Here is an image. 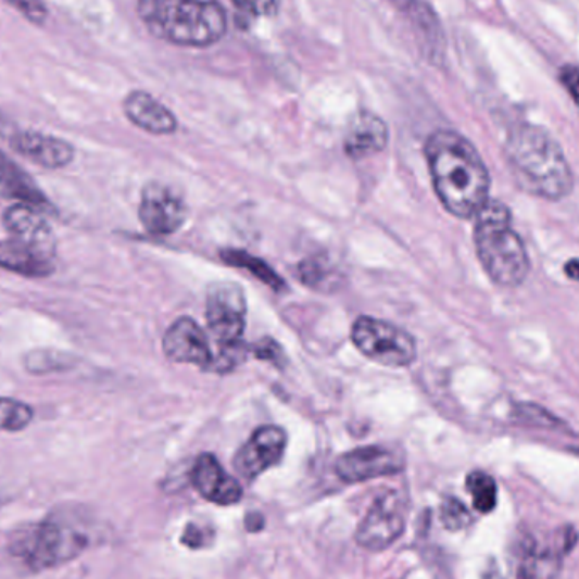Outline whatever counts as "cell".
Segmentation results:
<instances>
[{
  "label": "cell",
  "mask_w": 579,
  "mask_h": 579,
  "mask_svg": "<svg viewBox=\"0 0 579 579\" xmlns=\"http://www.w3.org/2000/svg\"><path fill=\"white\" fill-rule=\"evenodd\" d=\"M430 177L445 211L469 219L488 202L490 175L471 142L454 131H436L426 144Z\"/></svg>",
  "instance_id": "obj_1"
},
{
  "label": "cell",
  "mask_w": 579,
  "mask_h": 579,
  "mask_svg": "<svg viewBox=\"0 0 579 579\" xmlns=\"http://www.w3.org/2000/svg\"><path fill=\"white\" fill-rule=\"evenodd\" d=\"M515 180L526 192L559 200L572 190V173L556 139L538 126H520L506 141Z\"/></svg>",
  "instance_id": "obj_2"
},
{
  "label": "cell",
  "mask_w": 579,
  "mask_h": 579,
  "mask_svg": "<svg viewBox=\"0 0 579 579\" xmlns=\"http://www.w3.org/2000/svg\"><path fill=\"white\" fill-rule=\"evenodd\" d=\"M138 11L151 35L175 47L207 48L226 35L219 0H138Z\"/></svg>",
  "instance_id": "obj_3"
},
{
  "label": "cell",
  "mask_w": 579,
  "mask_h": 579,
  "mask_svg": "<svg viewBox=\"0 0 579 579\" xmlns=\"http://www.w3.org/2000/svg\"><path fill=\"white\" fill-rule=\"evenodd\" d=\"M476 253L488 277L502 287H517L529 273L526 246L512 229L511 211L499 200H488L475 215Z\"/></svg>",
  "instance_id": "obj_4"
},
{
  "label": "cell",
  "mask_w": 579,
  "mask_h": 579,
  "mask_svg": "<svg viewBox=\"0 0 579 579\" xmlns=\"http://www.w3.org/2000/svg\"><path fill=\"white\" fill-rule=\"evenodd\" d=\"M87 547V538L80 530L47 518L14 533L11 551L33 571L56 568L77 557Z\"/></svg>",
  "instance_id": "obj_5"
},
{
  "label": "cell",
  "mask_w": 579,
  "mask_h": 579,
  "mask_svg": "<svg viewBox=\"0 0 579 579\" xmlns=\"http://www.w3.org/2000/svg\"><path fill=\"white\" fill-rule=\"evenodd\" d=\"M351 339L366 357L388 368H405L417 356V344L407 330L380 318L366 315L357 318L351 329Z\"/></svg>",
  "instance_id": "obj_6"
},
{
  "label": "cell",
  "mask_w": 579,
  "mask_h": 579,
  "mask_svg": "<svg viewBox=\"0 0 579 579\" xmlns=\"http://www.w3.org/2000/svg\"><path fill=\"white\" fill-rule=\"evenodd\" d=\"M207 324L219 348L242 344L246 327V299L235 284L212 285L207 293Z\"/></svg>",
  "instance_id": "obj_7"
},
{
  "label": "cell",
  "mask_w": 579,
  "mask_h": 579,
  "mask_svg": "<svg viewBox=\"0 0 579 579\" xmlns=\"http://www.w3.org/2000/svg\"><path fill=\"white\" fill-rule=\"evenodd\" d=\"M405 530V515L397 491H385L383 495L373 502L368 514L361 520L356 530L360 547L378 553L390 547L402 538Z\"/></svg>",
  "instance_id": "obj_8"
},
{
  "label": "cell",
  "mask_w": 579,
  "mask_h": 579,
  "mask_svg": "<svg viewBox=\"0 0 579 579\" xmlns=\"http://www.w3.org/2000/svg\"><path fill=\"white\" fill-rule=\"evenodd\" d=\"M405 468V457L399 449L388 445H365L342 454L336 461V473L345 483H361L381 476L399 475Z\"/></svg>",
  "instance_id": "obj_9"
},
{
  "label": "cell",
  "mask_w": 579,
  "mask_h": 579,
  "mask_svg": "<svg viewBox=\"0 0 579 579\" xmlns=\"http://www.w3.org/2000/svg\"><path fill=\"white\" fill-rule=\"evenodd\" d=\"M139 219L150 235L169 236L184 226L187 207L165 185L150 184L142 190Z\"/></svg>",
  "instance_id": "obj_10"
},
{
  "label": "cell",
  "mask_w": 579,
  "mask_h": 579,
  "mask_svg": "<svg viewBox=\"0 0 579 579\" xmlns=\"http://www.w3.org/2000/svg\"><path fill=\"white\" fill-rule=\"evenodd\" d=\"M287 449V433L277 426H265L254 430L235 457V468L246 480H256L257 476L277 466Z\"/></svg>",
  "instance_id": "obj_11"
},
{
  "label": "cell",
  "mask_w": 579,
  "mask_h": 579,
  "mask_svg": "<svg viewBox=\"0 0 579 579\" xmlns=\"http://www.w3.org/2000/svg\"><path fill=\"white\" fill-rule=\"evenodd\" d=\"M163 351L175 363L212 368L214 356L207 336L192 318L180 317L168 327L163 338Z\"/></svg>",
  "instance_id": "obj_12"
},
{
  "label": "cell",
  "mask_w": 579,
  "mask_h": 579,
  "mask_svg": "<svg viewBox=\"0 0 579 579\" xmlns=\"http://www.w3.org/2000/svg\"><path fill=\"white\" fill-rule=\"evenodd\" d=\"M192 483L200 495L215 505L229 506L241 502V484L212 454H200L197 457L192 468Z\"/></svg>",
  "instance_id": "obj_13"
},
{
  "label": "cell",
  "mask_w": 579,
  "mask_h": 579,
  "mask_svg": "<svg viewBox=\"0 0 579 579\" xmlns=\"http://www.w3.org/2000/svg\"><path fill=\"white\" fill-rule=\"evenodd\" d=\"M11 147L29 162L48 169H60L74 162L75 148L65 139L36 131L12 135Z\"/></svg>",
  "instance_id": "obj_14"
},
{
  "label": "cell",
  "mask_w": 579,
  "mask_h": 579,
  "mask_svg": "<svg viewBox=\"0 0 579 579\" xmlns=\"http://www.w3.org/2000/svg\"><path fill=\"white\" fill-rule=\"evenodd\" d=\"M2 219H4L5 229L9 230L11 238L35 246L38 250L54 256L53 229L48 224L45 212L33 207V205L16 202V204L5 209Z\"/></svg>",
  "instance_id": "obj_15"
},
{
  "label": "cell",
  "mask_w": 579,
  "mask_h": 579,
  "mask_svg": "<svg viewBox=\"0 0 579 579\" xmlns=\"http://www.w3.org/2000/svg\"><path fill=\"white\" fill-rule=\"evenodd\" d=\"M124 114L142 131L165 136L177 131V117L166 105L147 92H131L124 99Z\"/></svg>",
  "instance_id": "obj_16"
},
{
  "label": "cell",
  "mask_w": 579,
  "mask_h": 579,
  "mask_svg": "<svg viewBox=\"0 0 579 579\" xmlns=\"http://www.w3.org/2000/svg\"><path fill=\"white\" fill-rule=\"evenodd\" d=\"M0 269L26 278H47L54 273V256L11 238L0 241Z\"/></svg>",
  "instance_id": "obj_17"
},
{
  "label": "cell",
  "mask_w": 579,
  "mask_h": 579,
  "mask_svg": "<svg viewBox=\"0 0 579 579\" xmlns=\"http://www.w3.org/2000/svg\"><path fill=\"white\" fill-rule=\"evenodd\" d=\"M0 192L39 211H54L53 204L41 192V188H38L35 180L16 162H12L4 151H0Z\"/></svg>",
  "instance_id": "obj_18"
},
{
  "label": "cell",
  "mask_w": 579,
  "mask_h": 579,
  "mask_svg": "<svg viewBox=\"0 0 579 579\" xmlns=\"http://www.w3.org/2000/svg\"><path fill=\"white\" fill-rule=\"evenodd\" d=\"M387 124L378 115L361 112L345 136L344 150L348 156L361 160L380 153L387 147Z\"/></svg>",
  "instance_id": "obj_19"
},
{
  "label": "cell",
  "mask_w": 579,
  "mask_h": 579,
  "mask_svg": "<svg viewBox=\"0 0 579 579\" xmlns=\"http://www.w3.org/2000/svg\"><path fill=\"white\" fill-rule=\"evenodd\" d=\"M559 571L561 554L557 551L527 542L518 563V579H556Z\"/></svg>",
  "instance_id": "obj_20"
},
{
  "label": "cell",
  "mask_w": 579,
  "mask_h": 579,
  "mask_svg": "<svg viewBox=\"0 0 579 579\" xmlns=\"http://www.w3.org/2000/svg\"><path fill=\"white\" fill-rule=\"evenodd\" d=\"M77 363L74 354L65 351L50 350V348H39L29 351L24 356V369L32 375H51V373H63L72 369Z\"/></svg>",
  "instance_id": "obj_21"
},
{
  "label": "cell",
  "mask_w": 579,
  "mask_h": 579,
  "mask_svg": "<svg viewBox=\"0 0 579 579\" xmlns=\"http://www.w3.org/2000/svg\"><path fill=\"white\" fill-rule=\"evenodd\" d=\"M221 257H223L227 265L250 272L257 280H262L263 284L268 285L273 290H281L285 287V281L281 280L280 275L268 263L263 262L260 257L253 256V254L246 253V251L241 250H229L223 251Z\"/></svg>",
  "instance_id": "obj_22"
},
{
  "label": "cell",
  "mask_w": 579,
  "mask_h": 579,
  "mask_svg": "<svg viewBox=\"0 0 579 579\" xmlns=\"http://www.w3.org/2000/svg\"><path fill=\"white\" fill-rule=\"evenodd\" d=\"M466 490L469 491L473 505L480 514H490V512L495 511L499 491H496L495 480L488 473H469L468 478H466Z\"/></svg>",
  "instance_id": "obj_23"
},
{
  "label": "cell",
  "mask_w": 579,
  "mask_h": 579,
  "mask_svg": "<svg viewBox=\"0 0 579 579\" xmlns=\"http://www.w3.org/2000/svg\"><path fill=\"white\" fill-rule=\"evenodd\" d=\"M33 418H35V411L27 403L9 399V397H0V430L2 432H21L29 427Z\"/></svg>",
  "instance_id": "obj_24"
},
{
  "label": "cell",
  "mask_w": 579,
  "mask_h": 579,
  "mask_svg": "<svg viewBox=\"0 0 579 579\" xmlns=\"http://www.w3.org/2000/svg\"><path fill=\"white\" fill-rule=\"evenodd\" d=\"M407 11L411 21H414L415 27L420 32V36L426 38L427 47H438L439 27L432 11H429L427 5L418 2V0H408Z\"/></svg>",
  "instance_id": "obj_25"
},
{
  "label": "cell",
  "mask_w": 579,
  "mask_h": 579,
  "mask_svg": "<svg viewBox=\"0 0 579 579\" xmlns=\"http://www.w3.org/2000/svg\"><path fill=\"white\" fill-rule=\"evenodd\" d=\"M441 523L448 530L465 529L471 524V514L466 508L465 503L454 499V496H448L444 499L441 505Z\"/></svg>",
  "instance_id": "obj_26"
},
{
  "label": "cell",
  "mask_w": 579,
  "mask_h": 579,
  "mask_svg": "<svg viewBox=\"0 0 579 579\" xmlns=\"http://www.w3.org/2000/svg\"><path fill=\"white\" fill-rule=\"evenodd\" d=\"M239 14L256 20V17L277 16L281 0H230Z\"/></svg>",
  "instance_id": "obj_27"
},
{
  "label": "cell",
  "mask_w": 579,
  "mask_h": 579,
  "mask_svg": "<svg viewBox=\"0 0 579 579\" xmlns=\"http://www.w3.org/2000/svg\"><path fill=\"white\" fill-rule=\"evenodd\" d=\"M8 4L20 11L33 24H45L48 17V8L42 0H8Z\"/></svg>",
  "instance_id": "obj_28"
},
{
  "label": "cell",
  "mask_w": 579,
  "mask_h": 579,
  "mask_svg": "<svg viewBox=\"0 0 579 579\" xmlns=\"http://www.w3.org/2000/svg\"><path fill=\"white\" fill-rule=\"evenodd\" d=\"M257 360L272 361L273 365L280 366L285 361L284 350L273 339H263L251 348Z\"/></svg>",
  "instance_id": "obj_29"
},
{
  "label": "cell",
  "mask_w": 579,
  "mask_h": 579,
  "mask_svg": "<svg viewBox=\"0 0 579 579\" xmlns=\"http://www.w3.org/2000/svg\"><path fill=\"white\" fill-rule=\"evenodd\" d=\"M209 541H211V532L204 527L193 526V524H190L181 536V542L190 549L205 547Z\"/></svg>",
  "instance_id": "obj_30"
},
{
  "label": "cell",
  "mask_w": 579,
  "mask_h": 579,
  "mask_svg": "<svg viewBox=\"0 0 579 579\" xmlns=\"http://www.w3.org/2000/svg\"><path fill=\"white\" fill-rule=\"evenodd\" d=\"M561 84L564 85V89L568 90L569 96L572 97L576 104L579 105V68L578 66H564L561 70Z\"/></svg>",
  "instance_id": "obj_31"
},
{
  "label": "cell",
  "mask_w": 579,
  "mask_h": 579,
  "mask_svg": "<svg viewBox=\"0 0 579 579\" xmlns=\"http://www.w3.org/2000/svg\"><path fill=\"white\" fill-rule=\"evenodd\" d=\"M564 272L568 275V278L571 280H579V262L578 260H572L568 265L564 266Z\"/></svg>",
  "instance_id": "obj_32"
},
{
  "label": "cell",
  "mask_w": 579,
  "mask_h": 579,
  "mask_svg": "<svg viewBox=\"0 0 579 579\" xmlns=\"http://www.w3.org/2000/svg\"><path fill=\"white\" fill-rule=\"evenodd\" d=\"M483 579H505V576L496 569V566H490V568L484 571Z\"/></svg>",
  "instance_id": "obj_33"
},
{
  "label": "cell",
  "mask_w": 579,
  "mask_h": 579,
  "mask_svg": "<svg viewBox=\"0 0 579 579\" xmlns=\"http://www.w3.org/2000/svg\"><path fill=\"white\" fill-rule=\"evenodd\" d=\"M2 127H4V123H2V121H0V133H2Z\"/></svg>",
  "instance_id": "obj_34"
}]
</instances>
